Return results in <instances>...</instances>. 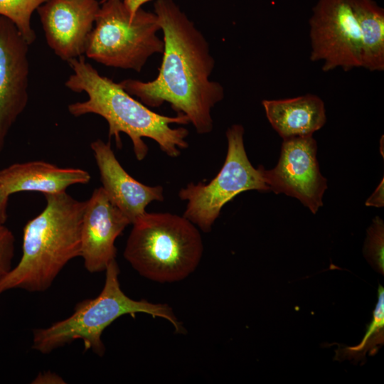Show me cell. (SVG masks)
<instances>
[{
  "instance_id": "obj_19",
  "label": "cell",
  "mask_w": 384,
  "mask_h": 384,
  "mask_svg": "<svg viewBox=\"0 0 384 384\" xmlns=\"http://www.w3.org/2000/svg\"><path fill=\"white\" fill-rule=\"evenodd\" d=\"M365 255L382 272H383V222L375 217L368 230L364 247Z\"/></svg>"
},
{
  "instance_id": "obj_20",
  "label": "cell",
  "mask_w": 384,
  "mask_h": 384,
  "mask_svg": "<svg viewBox=\"0 0 384 384\" xmlns=\"http://www.w3.org/2000/svg\"><path fill=\"white\" fill-rule=\"evenodd\" d=\"M15 241V237L11 230L4 225H0V282L13 267Z\"/></svg>"
},
{
  "instance_id": "obj_21",
  "label": "cell",
  "mask_w": 384,
  "mask_h": 384,
  "mask_svg": "<svg viewBox=\"0 0 384 384\" xmlns=\"http://www.w3.org/2000/svg\"><path fill=\"white\" fill-rule=\"evenodd\" d=\"M64 380L58 375L51 371H46L38 374L32 383L50 384V383H65Z\"/></svg>"
},
{
  "instance_id": "obj_5",
  "label": "cell",
  "mask_w": 384,
  "mask_h": 384,
  "mask_svg": "<svg viewBox=\"0 0 384 384\" xmlns=\"http://www.w3.org/2000/svg\"><path fill=\"white\" fill-rule=\"evenodd\" d=\"M132 225L123 255L143 277L173 283L187 278L198 267L203 253L202 238L184 216L146 212Z\"/></svg>"
},
{
  "instance_id": "obj_3",
  "label": "cell",
  "mask_w": 384,
  "mask_h": 384,
  "mask_svg": "<svg viewBox=\"0 0 384 384\" xmlns=\"http://www.w3.org/2000/svg\"><path fill=\"white\" fill-rule=\"evenodd\" d=\"M44 196L46 207L23 228L21 257L0 282V294L14 289L45 292L70 260L80 257L85 201L65 191Z\"/></svg>"
},
{
  "instance_id": "obj_6",
  "label": "cell",
  "mask_w": 384,
  "mask_h": 384,
  "mask_svg": "<svg viewBox=\"0 0 384 384\" xmlns=\"http://www.w3.org/2000/svg\"><path fill=\"white\" fill-rule=\"evenodd\" d=\"M160 30L154 13L108 0L98 11L85 54L105 66L139 73L151 55L164 51Z\"/></svg>"
},
{
  "instance_id": "obj_17",
  "label": "cell",
  "mask_w": 384,
  "mask_h": 384,
  "mask_svg": "<svg viewBox=\"0 0 384 384\" xmlns=\"http://www.w3.org/2000/svg\"><path fill=\"white\" fill-rule=\"evenodd\" d=\"M384 341V289L380 284L378 289V302L373 311V318L361 343L353 347L343 348L337 352V358L361 359L366 353H375L376 348Z\"/></svg>"
},
{
  "instance_id": "obj_2",
  "label": "cell",
  "mask_w": 384,
  "mask_h": 384,
  "mask_svg": "<svg viewBox=\"0 0 384 384\" xmlns=\"http://www.w3.org/2000/svg\"><path fill=\"white\" fill-rule=\"evenodd\" d=\"M73 73L65 85L75 92H85L87 99L68 105L69 112L80 117L95 114L107 122L110 138L114 137L117 148L122 147L120 134H127L133 144L138 161L148 154L143 138L155 141L161 150L170 157L180 155L181 150L188 147L186 140L189 132L184 127L171 128V124H188L184 114L168 117L151 110L127 92L118 83L101 75L83 55L69 60Z\"/></svg>"
},
{
  "instance_id": "obj_13",
  "label": "cell",
  "mask_w": 384,
  "mask_h": 384,
  "mask_svg": "<svg viewBox=\"0 0 384 384\" xmlns=\"http://www.w3.org/2000/svg\"><path fill=\"white\" fill-rule=\"evenodd\" d=\"M90 148L98 167L101 187L131 224L146 212L151 202L164 201V188L143 184L131 176L116 158L110 142L98 139L90 144Z\"/></svg>"
},
{
  "instance_id": "obj_1",
  "label": "cell",
  "mask_w": 384,
  "mask_h": 384,
  "mask_svg": "<svg viewBox=\"0 0 384 384\" xmlns=\"http://www.w3.org/2000/svg\"><path fill=\"white\" fill-rule=\"evenodd\" d=\"M154 14L164 35L158 75L151 81L125 79L119 84L146 107L169 103L198 134H208L213 128L211 110L224 97L222 85L210 80L215 59L209 44L173 0H156Z\"/></svg>"
},
{
  "instance_id": "obj_10",
  "label": "cell",
  "mask_w": 384,
  "mask_h": 384,
  "mask_svg": "<svg viewBox=\"0 0 384 384\" xmlns=\"http://www.w3.org/2000/svg\"><path fill=\"white\" fill-rule=\"evenodd\" d=\"M28 46L16 26L0 16V153L28 104Z\"/></svg>"
},
{
  "instance_id": "obj_11",
  "label": "cell",
  "mask_w": 384,
  "mask_h": 384,
  "mask_svg": "<svg viewBox=\"0 0 384 384\" xmlns=\"http://www.w3.org/2000/svg\"><path fill=\"white\" fill-rule=\"evenodd\" d=\"M97 0H48L37 9L47 44L68 62L83 55L100 8Z\"/></svg>"
},
{
  "instance_id": "obj_23",
  "label": "cell",
  "mask_w": 384,
  "mask_h": 384,
  "mask_svg": "<svg viewBox=\"0 0 384 384\" xmlns=\"http://www.w3.org/2000/svg\"><path fill=\"white\" fill-rule=\"evenodd\" d=\"M9 197L0 183V225H4L6 221Z\"/></svg>"
},
{
  "instance_id": "obj_25",
  "label": "cell",
  "mask_w": 384,
  "mask_h": 384,
  "mask_svg": "<svg viewBox=\"0 0 384 384\" xmlns=\"http://www.w3.org/2000/svg\"><path fill=\"white\" fill-rule=\"evenodd\" d=\"M108 1V0H100V3L102 4V3H104L105 1Z\"/></svg>"
},
{
  "instance_id": "obj_24",
  "label": "cell",
  "mask_w": 384,
  "mask_h": 384,
  "mask_svg": "<svg viewBox=\"0 0 384 384\" xmlns=\"http://www.w3.org/2000/svg\"><path fill=\"white\" fill-rule=\"evenodd\" d=\"M151 0H123L124 4L132 11H137L142 6Z\"/></svg>"
},
{
  "instance_id": "obj_22",
  "label": "cell",
  "mask_w": 384,
  "mask_h": 384,
  "mask_svg": "<svg viewBox=\"0 0 384 384\" xmlns=\"http://www.w3.org/2000/svg\"><path fill=\"white\" fill-rule=\"evenodd\" d=\"M383 183L384 181L383 178L380 184L376 188L375 191L366 201V206H375V207H379V208L383 207L384 206Z\"/></svg>"
},
{
  "instance_id": "obj_7",
  "label": "cell",
  "mask_w": 384,
  "mask_h": 384,
  "mask_svg": "<svg viewBox=\"0 0 384 384\" xmlns=\"http://www.w3.org/2000/svg\"><path fill=\"white\" fill-rule=\"evenodd\" d=\"M244 127L233 124L226 131L228 151L225 162L218 174L208 183H189L178 192L186 201L183 216L209 233L222 208L237 195L250 190L270 192L265 168H255L250 161L244 146Z\"/></svg>"
},
{
  "instance_id": "obj_14",
  "label": "cell",
  "mask_w": 384,
  "mask_h": 384,
  "mask_svg": "<svg viewBox=\"0 0 384 384\" xmlns=\"http://www.w3.org/2000/svg\"><path fill=\"white\" fill-rule=\"evenodd\" d=\"M90 178L85 170L43 161L16 163L0 170V183L9 196L23 191L60 193L73 185L87 183Z\"/></svg>"
},
{
  "instance_id": "obj_9",
  "label": "cell",
  "mask_w": 384,
  "mask_h": 384,
  "mask_svg": "<svg viewBox=\"0 0 384 384\" xmlns=\"http://www.w3.org/2000/svg\"><path fill=\"white\" fill-rule=\"evenodd\" d=\"M283 140L277 164L265 169L266 183L270 191L296 198L316 213L327 188L316 159V142L312 136Z\"/></svg>"
},
{
  "instance_id": "obj_4",
  "label": "cell",
  "mask_w": 384,
  "mask_h": 384,
  "mask_svg": "<svg viewBox=\"0 0 384 384\" xmlns=\"http://www.w3.org/2000/svg\"><path fill=\"white\" fill-rule=\"evenodd\" d=\"M105 272V284L97 297L77 303L70 316L33 331V350L48 354L75 340H81L85 350L102 356L105 347L101 337L105 329L122 316L128 314L135 318L138 313L164 319L172 324L176 333L186 332L169 305L134 300L122 291L116 260L107 265Z\"/></svg>"
},
{
  "instance_id": "obj_16",
  "label": "cell",
  "mask_w": 384,
  "mask_h": 384,
  "mask_svg": "<svg viewBox=\"0 0 384 384\" xmlns=\"http://www.w3.org/2000/svg\"><path fill=\"white\" fill-rule=\"evenodd\" d=\"M362 42V67L384 70V9L373 0H348Z\"/></svg>"
},
{
  "instance_id": "obj_15",
  "label": "cell",
  "mask_w": 384,
  "mask_h": 384,
  "mask_svg": "<svg viewBox=\"0 0 384 384\" xmlns=\"http://www.w3.org/2000/svg\"><path fill=\"white\" fill-rule=\"evenodd\" d=\"M262 103L268 121L283 139L312 136L326 123L324 103L314 94Z\"/></svg>"
},
{
  "instance_id": "obj_12",
  "label": "cell",
  "mask_w": 384,
  "mask_h": 384,
  "mask_svg": "<svg viewBox=\"0 0 384 384\" xmlns=\"http://www.w3.org/2000/svg\"><path fill=\"white\" fill-rule=\"evenodd\" d=\"M129 224L102 187L93 191L85 201L81 225L80 257L87 272H103L116 260L115 240Z\"/></svg>"
},
{
  "instance_id": "obj_18",
  "label": "cell",
  "mask_w": 384,
  "mask_h": 384,
  "mask_svg": "<svg viewBox=\"0 0 384 384\" xmlns=\"http://www.w3.org/2000/svg\"><path fill=\"white\" fill-rule=\"evenodd\" d=\"M48 0H0V16L9 19L28 45L36 39L31 26L33 13Z\"/></svg>"
},
{
  "instance_id": "obj_8",
  "label": "cell",
  "mask_w": 384,
  "mask_h": 384,
  "mask_svg": "<svg viewBox=\"0 0 384 384\" xmlns=\"http://www.w3.org/2000/svg\"><path fill=\"white\" fill-rule=\"evenodd\" d=\"M309 26L310 59L322 62L324 72L362 67L361 33L348 0H318Z\"/></svg>"
}]
</instances>
